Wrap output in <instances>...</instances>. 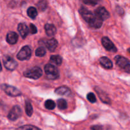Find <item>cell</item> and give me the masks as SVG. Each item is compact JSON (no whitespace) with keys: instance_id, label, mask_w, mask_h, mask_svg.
Returning a JSON list of instances; mask_svg holds the SVG:
<instances>
[{"instance_id":"1","label":"cell","mask_w":130,"mask_h":130,"mask_svg":"<svg viewBox=\"0 0 130 130\" xmlns=\"http://www.w3.org/2000/svg\"><path fill=\"white\" fill-rule=\"evenodd\" d=\"M44 72L48 79L55 80L59 78L60 73L58 69L53 65L50 63L44 66Z\"/></svg>"},{"instance_id":"2","label":"cell","mask_w":130,"mask_h":130,"mask_svg":"<svg viewBox=\"0 0 130 130\" xmlns=\"http://www.w3.org/2000/svg\"><path fill=\"white\" fill-rule=\"evenodd\" d=\"M43 75V71L39 67H34L24 72V76L27 78L38 79Z\"/></svg>"},{"instance_id":"3","label":"cell","mask_w":130,"mask_h":130,"mask_svg":"<svg viewBox=\"0 0 130 130\" xmlns=\"http://www.w3.org/2000/svg\"><path fill=\"white\" fill-rule=\"evenodd\" d=\"M0 86H1V90H3L5 93L10 96L16 97V96H20L22 95L20 90L15 88V86L6 85V84H3Z\"/></svg>"},{"instance_id":"4","label":"cell","mask_w":130,"mask_h":130,"mask_svg":"<svg viewBox=\"0 0 130 130\" xmlns=\"http://www.w3.org/2000/svg\"><path fill=\"white\" fill-rule=\"evenodd\" d=\"M116 64L126 72H130V61L125 57L118 55L114 58Z\"/></svg>"},{"instance_id":"5","label":"cell","mask_w":130,"mask_h":130,"mask_svg":"<svg viewBox=\"0 0 130 130\" xmlns=\"http://www.w3.org/2000/svg\"><path fill=\"white\" fill-rule=\"evenodd\" d=\"M32 50L30 47L29 46H24V47L22 48L20 52L18 53L17 58L19 60H29L30 58Z\"/></svg>"},{"instance_id":"6","label":"cell","mask_w":130,"mask_h":130,"mask_svg":"<svg viewBox=\"0 0 130 130\" xmlns=\"http://www.w3.org/2000/svg\"><path fill=\"white\" fill-rule=\"evenodd\" d=\"M3 60L5 68L9 71H14L17 67L18 63L10 56H5L3 58Z\"/></svg>"},{"instance_id":"7","label":"cell","mask_w":130,"mask_h":130,"mask_svg":"<svg viewBox=\"0 0 130 130\" xmlns=\"http://www.w3.org/2000/svg\"><path fill=\"white\" fill-rule=\"evenodd\" d=\"M22 114V110L21 108L19 105H15L13 107L12 109L10 110V112L8 113V118L10 121H13L20 118Z\"/></svg>"},{"instance_id":"8","label":"cell","mask_w":130,"mask_h":130,"mask_svg":"<svg viewBox=\"0 0 130 130\" xmlns=\"http://www.w3.org/2000/svg\"><path fill=\"white\" fill-rule=\"evenodd\" d=\"M79 13L81 16L83 18L84 20L88 23H90L93 20V19L95 17V14L93 13L91 11L88 10L86 7L82 6L79 9Z\"/></svg>"},{"instance_id":"9","label":"cell","mask_w":130,"mask_h":130,"mask_svg":"<svg viewBox=\"0 0 130 130\" xmlns=\"http://www.w3.org/2000/svg\"><path fill=\"white\" fill-rule=\"evenodd\" d=\"M102 43L104 48L107 51L112 52H117V48L115 46L114 43L107 37H103L102 39Z\"/></svg>"},{"instance_id":"10","label":"cell","mask_w":130,"mask_h":130,"mask_svg":"<svg viewBox=\"0 0 130 130\" xmlns=\"http://www.w3.org/2000/svg\"><path fill=\"white\" fill-rule=\"evenodd\" d=\"M95 14L98 17L102 19L103 21L107 20V19H108L110 17L109 12L103 6H99V8H97L95 11Z\"/></svg>"},{"instance_id":"11","label":"cell","mask_w":130,"mask_h":130,"mask_svg":"<svg viewBox=\"0 0 130 130\" xmlns=\"http://www.w3.org/2000/svg\"><path fill=\"white\" fill-rule=\"evenodd\" d=\"M95 90L96 91V93L99 95V98H100V100L102 101V102L107 104H110V99L106 93L104 92L101 88H100L98 87V86H96V87L95 88Z\"/></svg>"},{"instance_id":"12","label":"cell","mask_w":130,"mask_h":130,"mask_svg":"<svg viewBox=\"0 0 130 130\" xmlns=\"http://www.w3.org/2000/svg\"><path fill=\"white\" fill-rule=\"evenodd\" d=\"M43 44H44V46L48 48V50L53 52H54L56 50V48H57V46H58V41H57L55 39H54V38H52V39H49V40L44 41Z\"/></svg>"},{"instance_id":"13","label":"cell","mask_w":130,"mask_h":130,"mask_svg":"<svg viewBox=\"0 0 130 130\" xmlns=\"http://www.w3.org/2000/svg\"><path fill=\"white\" fill-rule=\"evenodd\" d=\"M18 30L22 38H25L29 32V29L27 25L24 23H20L18 25Z\"/></svg>"},{"instance_id":"14","label":"cell","mask_w":130,"mask_h":130,"mask_svg":"<svg viewBox=\"0 0 130 130\" xmlns=\"http://www.w3.org/2000/svg\"><path fill=\"white\" fill-rule=\"evenodd\" d=\"M18 39H19V36L15 32L10 31L6 35V41L10 44H14L17 43Z\"/></svg>"},{"instance_id":"15","label":"cell","mask_w":130,"mask_h":130,"mask_svg":"<svg viewBox=\"0 0 130 130\" xmlns=\"http://www.w3.org/2000/svg\"><path fill=\"white\" fill-rule=\"evenodd\" d=\"M55 93L57 95H63V96H69L71 94V91L67 86H60L55 90Z\"/></svg>"},{"instance_id":"16","label":"cell","mask_w":130,"mask_h":130,"mask_svg":"<svg viewBox=\"0 0 130 130\" xmlns=\"http://www.w3.org/2000/svg\"><path fill=\"white\" fill-rule=\"evenodd\" d=\"M100 61V63L104 67V68L107 69H110L112 68V61L109 59V58L106 57H102L99 59Z\"/></svg>"},{"instance_id":"17","label":"cell","mask_w":130,"mask_h":130,"mask_svg":"<svg viewBox=\"0 0 130 130\" xmlns=\"http://www.w3.org/2000/svg\"><path fill=\"white\" fill-rule=\"evenodd\" d=\"M44 29L48 36H53L57 32V29L53 24H46L44 25Z\"/></svg>"},{"instance_id":"18","label":"cell","mask_w":130,"mask_h":130,"mask_svg":"<svg viewBox=\"0 0 130 130\" xmlns=\"http://www.w3.org/2000/svg\"><path fill=\"white\" fill-rule=\"evenodd\" d=\"M103 20L100 19V18L98 17L96 15H95V17L93 19L92 21L90 23H89V25L90 27L95 29H99V28L101 27L102 25Z\"/></svg>"},{"instance_id":"19","label":"cell","mask_w":130,"mask_h":130,"mask_svg":"<svg viewBox=\"0 0 130 130\" xmlns=\"http://www.w3.org/2000/svg\"><path fill=\"white\" fill-rule=\"evenodd\" d=\"M50 60L51 62L54 63L56 66H60L62 63V58L60 55H52L51 56Z\"/></svg>"},{"instance_id":"20","label":"cell","mask_w":130,"mask_h":130,"mask_svg":"<svg viewBox=\"0 0 130 130\" xmlns=\"http://www.w3.org/2000/svg\"><path fill=\"white\" fill-rule=\"evenodd\" d=\"M25 109L26 114L28 116L30 117L32 115L33 113V108L32 106L31 102L29 100H26L25 103Z\"/></svg>"},{"instance_id":"21","label":"cell","mask_w":130,"mask_h":130,"mask_svg":"<svg viewBox=\"0 0 130 130\" xmlns=\"http://www.w3.org/2000/svg\"><path fill=\"white\" fill-rule=\"evenodd\" d=\"M27 15L30 18H31L32 19H35L36 18L37 15H38V11H37L36 9L33 6H30L29 8L27 9Z\"/></svg>"},{"instance_id":"22","label":"cell","mask_w":130,"mask_h":130,"mask_svg":"<svg viewBox=\"0 0 130 130\" xmlns=\"http://www.w3.org/2000/svg\"><path fill=\"white\" fill-rule=\"evenodd\" d=\"M57 105H58V107L59 109L65 110L67 107V102L65 99H58V101H57Z\"/></svg>"},{"instance_id":"23","label":"cell","mask_w":130,"mask_h":130,"mask_svg":"<svg viewBox=\"0 0 130 130\" xmlns=\"http://www.w3.org/2000/svg\"><path fill=\"white\" fill-rule=\"evenodd\" d=\"M44 107L48 110H53L55 108V103L52 100H47L44 103Z\"/></svg>"},{"instance_id":"24","label":"cell","mask_w":130,"mask_h":130,"mask_svg":"<svg viewBox=\"0 0 130 130\" xmlns=\"http://www.w3.org/2000/svg\"><path fill=\"white\" fill-rule=\"evenodd\" d=\"M46 52L45 49H44L43 47H39L38 48H37L36 50L35 54L37 57H44L46 55Z\"/></svg>"},{"instance_id":"25","label":"cell","mask_w":130,"mask_h":130,"mask_svg":"<svg viewBox=\"0 0 130 130\" xmlns=\"http://www.w3.org/2000/svg\"><path fill=\"white\" fill-rule=\"evenodd\" d=\"M15 130H41L39 128L32 125H25L17 128Z\"/></svg>"},{"instance_id":"26","label":"cell","mask_w":130,"mask_h":130,"mask_svg":"<svg viewBox=\"0 0 130 130\" xmlns=\"http://www.w3.org/2000/svg\"><path fill=\"white\" fill-rule=\"evenodd\" d=\"M47 2L46 1H41L38 2V3L37 4V6L39 8V10L41 11H44L47 8Z\"/></svg>"},{"instance_id":"27","label":"cell","mask_w":130,"mask_h":130,"mask_svg":"<svg viewBox=\"0 0 130 130\" xmlns=\"http://www.w3.org/2000/svg\"><path fill=\"white\" fill-rule=\"evenodd\" d=\"M87 99L89 100V102L92 104L95 103L96 101V97H95V94L93 93H89L87 95Z\"/></svg>"},{"instance_id":"28","label":"cell","mask_w":130,"mask_h":130,"mask_svg":"<svg viewBox=\"0 0 130 130\" xmlns=\"http://www.w3.org/2000/svg\"><path fill=\"white\" fill-rule=\"evenodd\" d=\"M29 31H30V32L32 34H36L37 32H38V29H37V27H36V25H34L33 24H30Z\"/></svg>"},{"instance_id":"29","label":"cell","mask_w":130,"mask_h":130,"mask_svg":"<svg viewBox=\"0 0 130 130\" xmlns=\"http://www.w3.org/2000/svg\"><path fill=\"white\" fill-rule=\"evenodd\" d=\"M91 129L92 130H104V128L103 126L100 125H95L92 126L91 127Z\"/></svg>"},{"instance_id":"30","label":"cell","mask_w":130,"mask_h":130,"mask_svg":"<svg viewBox=\"0 0 130 130\" xmlns=\"http://www.w3.org/2000/svg\"><path fill=\"white\" fill-rule=\"evenodd\" d=\"M83 2L85 3V4L92 5L93 6H94V5H95L96 3H97V2H96V1H84Z\"/></svg>"},{"instance_id":"31","label":"cell","mask_w":130,"mask_h":130,"mask_svg":"<svg viewBox=\"0 0 130 130\" xmlns=\"http://www.w3.org/2000/svg\"><path fill=\"white\" fill-rule=\"evenodd\" d=\"M2 71V67H1V62H0V72Z\"/></svg>"},{"instance_id":"32","label":"cell","mask_w":130,"mask_h":130,"mask_svg":"<svg viewBox=\"0 0 130 130\" xmlns=\"http://www.w3.org/2000/svg\"><path fill=\"white\" fill-rule=\"evenodd\" d=\"M128 52H129V53H130V48H128Z\"/></svg>"}]
</instances>
